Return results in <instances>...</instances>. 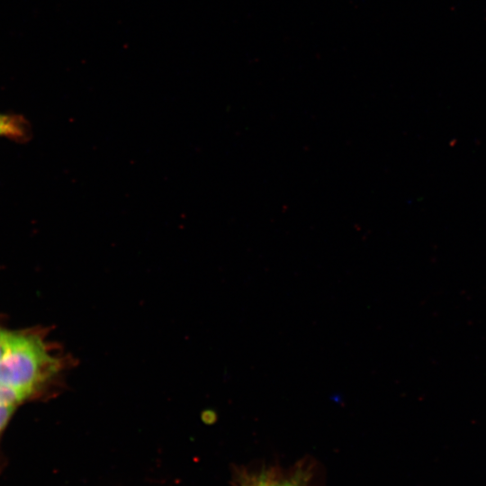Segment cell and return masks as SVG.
<instances>
[{"label": "cell", "mask_w": 486, "mask_h": 486, "mask_svg": "<svg viewBox=\"0 0 486 486\" xmlns=\"http://www.w3.org/2000/svg\"><path fill=\"white\" fill-rule=\"evenodd\" d=\"M48 328L16 330L0 359V384L18 393L24 402L48 400L66 387L77 360L49 338Z\"/></svg>", "instance_id": "1"}, {"label": "cell", "mask_w": 486, "mask_h": 486, "mask_svg": "<svg viewBox=\"0 0 486 486\" xmlns=\"http://www.w3.org/2000/svg\"><path fill=\"white\" fill-rule=\"evenodd\" d=\"M308 474L302 468L287 476H283L271 470L249 474L244 486H307Z\"/></svg>", "instance_id": "2"}, {"label": "cell", "mask_w": 486, "mask_h": 486, "mask_svg": "<svg viewBox=\"0 0 486 486\" xmlns=\"http://www.w3.org/2000/svg\"><path fill=\"white\" fill-rule=\"evenodd\" d=\"M0 137L27 142L32 137V126L22 115L0 112Z\"/></svg>", "instance_id": "3"}, {"label": "cell", "mask_w": 486, "mask_h": 486, "mask_svg": "<svg viewBox=\"0 0 486 486\" xmlns=\"http://www.w3.org/2000/svg\"><path fill=\"white\" fill-rule=\"evenodd\" d=\"M25 403L22 398L15 392L0 384V405L19 406Z\"/></svg>", "instance_id": "4"}, {"label": "cell", "mask_w": 486, "mask_h": 486, "mask_svg": "<svg viewBox=\"0 0 486 486\" xmlns=\"http://www.w3.org/2000/svg\"><path fill=\"white\" fill-rule=\"evenodd\" d=\"M16 330L7 329L0 325V359L5 354L9 346H11Z\"/></svg>", "instance_id": "5"}, {"label": "cell", "mask_w": 486, "mask_h": 486, "mask_svg": "<svg viewBox=\"0 0 486 486\" xmlns=\"http://www.w3.org/2000/svg\"><path fill=\"white\" fill-rule=\"evenodd\" d=\"M16 409L14 405H0V438Z\"/></svg>", "instance_id": "6"}]
</instances>
